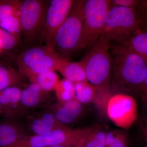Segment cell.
I'll return each mask as SVG.
<instances>
[{
  "mask_svg": "<svg viewBox=\"0 0 147 147\" xmlns=\"http://www.w3.org/2000/svg\"><path fill=\"white\" fill-rule=\"evenodd\" d=\"M110 51L111 93L129 95L133 92H139L147 76V61L124 45H116Z\"/></svg>",
  "mask_w": 147,
  "mask_h": 147,
  "instance_id": "obj_1",
  "label": "cell"
},
{
  "mask_svg": "<svg viewBox=\"0 0 147 147\" xmlns=\"http://www.w3.org/2000/svg\"><path fill=\"white\" fill-rule=\"evenodd\" d=\"M110 41L106 37H100L90 47L80 61L85 67L88 82L97 91L96 100L107 104L111 96L110 80L112 61L110 52Z\"/></svg>",
  "mask_w": 147,
  "mask_h": 147,
  "instance_id": "obj_2",
  "label": "cell"
},
{
  "mask_svg": "<svg viewBox=\"0 0 147 147\" xmlns=\"http://www.w3.org/2000/svg\"><path fill=\"white\" fill-rule=\"evenodd\" d=\"M85 1H74L67 18L56 33L51 45L62 57L79 50L84 21Z\"/></svg>",
  "mask_w": 147,
  "mask_h": 147,
  "instance_id": "obj_3",
  "label": "cell"
},
{
  "mask_svg": "<svg viewBox=\"0 0 147 147\" xmlns=\"http://www.w3.org/2000/svg\"><path fill=\"white\" fill-rule=\"evenodd\" d=\"M135 8L110 6L105 16L101 35L122 45L141 28Z\"/></svg>",
  "mask_w": 147,
  "mask_h": 147,
  "instance_id": "obj_4",
  "label": "cell"
},
{
  "mask_svg": "<svg viewBox=\"0 0 147 147\" xmlns=\"http://www.w3.org/2000/svg\"><path fill=\"white\" fill-rule=\"evenodd\" d=\"M62 57L51 45L30 48L21 53L17 59L19 74L29 80L40 74L55 71Z\"/></svg>",
  "mask_w": 147,
  "mask_h": 147,
  "instance_id": "obj_5",
  "label": "cell"
},
{
  "mask_svg": "<svg viewBox=\"0 0 147 147\" xmlns=\"http://www.w3.org/2000/svg\"><path fill=\"white\" fill-rule=\"evenodd\" d=\"M110 6V0L85 1L84 21L79 50L90 47L100 37L105 16Z\"/></svg>",
  "mask_w": 147,
  "mask_h": 147,
  "instance_id": "obj_6",
  "label": "cell"
},
{
  "mask_svg": "<svg viewBox=\"0 0 147 147\" xmlns=\"http://www.w3.org/2000/svg\"><path fill=\"white\" fill-rule=\"evenodd\" d=\"M47 9L44 1H21L20 17L22 34L28 41H32L40 36L45 24Z\"/></svg>",
  "mask_w": 147,
  "mask_h": 147,
  "instance_id": "obj_7",
  "label": "cell"
},
{
  "mask_svg": "<svg viewBox=\"0 0 147 147\" xmlns=\"http://www.w3.org/2000/svg\"><path fill=\"white\" fill-rule=\"evenodd\" d=\"M84 130V128L71 129L65 125L43 135H27L13 147H50L65 144L75 147Z\"/></svg>",
  "mask_w": 147,
  "mask_h": 147,
  "instance_id": "obj_8",
  "label": "cell"
},
{
  "mask_svg": "<svg viewBox=\"0 0 147 147\" xmlns=\"http://www.w3.org/2000/svg\"><path fill=\"white\" fill-rule=\"evenodd\" d=\"M105 109L110 120L121 128H128L137 119V103L134 98L129 95L112 94L108 99Z\"/></svg>",
  "mask_w": 147,
  "mask_h": 147,
  "instance_id": "obj_9",
  "label": "cell"
},
{
  "mask_svg": "<svg viewBox=\"0 0 147 147\" xmlns=\"http://www.w3.org/2000/svg\"><path fill=\"white\" fill-rule=\"evenodd\" d=\"M74 2L73 0L50 1L40 35V38L46 45H51L56 33L69 14Z\"/></svg>",
  "mask_w": 147,
  "mask_h": 147,
  "instance_id": "obj_10",
  "label": "cell"
},
{
  "mask_svg": "<svg viewBox=\"0 0 147 147\" xmlns=\"http://www.w3.org/2000/svg\"><path fill=\"white\" fill-rule=\"evenodd\" d=\"M27 127L31 135H43L64 126L56 119L50 108L27 116Z\"/></svg>",
  "mask_w": 147,
  "mask_h": 147,
  "instance_id": "obj_11",
  "label": "cell"
},
{
  "mask_svg": "<svg viewBox=\"0 0 147 147\" xmlns=\"http://www.w3.org/2000/svg\"><path fill=\"white\" fill-rule=\"evenodd\" d=\"M21 92L18 86L9 87L0 92V105L3 115L9 119L22 115L26 111L21 105Z\"/></svg>",
  "mask_w": 147,
  "mask_h": 147,
  "instance_id": "obj_12",
  "label": "cell"
},
{
  "mask_svg": "<svg viewBox=\"0 0 147 147\" xmlns=\"http://www.w3.org/2000/svg\"><path fill=\"white\" fill-rule=\"evenodd\" d=\"M56 119L63 124L72 123L82 115L83 105L76 100L58 102L50 108Z\"/></svg>",
  "mask_w": 147,
  "mask_h": 147,
  "instance_id": "obj_13",
  "label": "cell"
},
{
  "mask_svg": "<svg viewBox=\"0 0 147 147\" xmlns=\"http://www.w3.org/2000/svg\"><path fill=\"white\" fill-rule=\"evenodd\" d=\"M25 128L12 120L0 121V147H13L23 137L29 135Z\"/></svg>",
  "mask_w": 147,
  "mask_h": 147,
  "instance_id": "obj_14",
  "label": "cell"
},
{
  "mask_svg": "<svg viewBox=\"0 0 147 147\" xmlns=\"http://www.w3.org/2000/svg\"><path fill=\"white\" fill-rule=\"evenodd\" d=\"M65 79L74 84L82 82H88L85 67L81 61H69L66 58L62 57L57 67Z\"/></svg>",
  "mask_w": 147,
  "mask_h": 147,
  "instance_id": "obj_15",
  "label": "cell"
},
{
  "mask_svg": "<svg viewBox=\"0 0 147 147\" xmlns=\"http://www.w3.org/2000/svg\"><path fill=\"white\" fill-rule=\"evenodd\" d=\"M48 95V92L44 91L38 85L30 83L22 90L21 105L26 110L36 108L45 101Z\"/></svg>",
  "mask_w": 147,
  "mask_h": 147,
  "instance_id": "obj_16",
  "label": "cell"
},
{
  "mask_svg": "<svg viewBox=\"0 0 147 147\" xmlns=\"http://www.w3.org/2000/svg\"><path fill=\"white\" fill-rule=\"evenodd\" d=\"M105 133L96 127L84 128L75 147H105Z\"/></svg>",
  "mask_w": 147,
  "mask_h": 147,
  "instance_id": "obj_17",
  "label": "cell"
},
{
  "mask_svg": "<svg viewBox=\"0 0 147 147\" xmlns=\"http://www.w3.org/2000/svg\"><path fill=\"white\" fill-rule=\"evenodd\" d=\"M121 45L128 47L147 61V28L141 26L140 30Z\"/></svg>",
  "mask_w": 147,
  "mask_h": 147,
  "instance_id": "obj_18",
  "label": "cell"
},
{
  "mask_svg": "<svg viewBox=\"0 0 147 147\" xmlns=\"http://www.w3.org/2000/svg\"><path fill=\"white\" fill-rule=\"evenodd\" d=\"M29 81L38 85L44 91L49 93L56 90L60 80L55 71H50L36 75Z\"/></svg>",
  "mask_w": 147,
  "mask_h": 147,
  "instance_id": "obj_19",
  "label": "cell"
},
{
  "mask_svg": "<svg viewBox=\"0 0 147 147\" xmlns=\"http://www.w3.org/2000/svg\"><path fill=\"white\" fill-rule=\"evenodd\" d=\"M74 84L75 100L82 104H88L96 101L97 91L88 82H79Z\"/></svg>",
  "mask_w": 147,
  "mask_h": 147,
  "instance_id": "obj_20",
  "label": "cell"
},
{
  "mask_svg": "<svg viewBox=\"0 0 147 147\" xmlns=\"http://www.w3.org/2000/svg\"><path fill=\"white\" fill-rule=\"evenodd\" d=\"M21 75L13 69L0 65V92L9 87L18 86L21 83Z\"/></svg>",
  "mask_w": 147,
  "mask_h": 147,
  "instance_id": "obj_21",
  "label": "cell"
},
{
  "mask_svg": "<svg viewBox=\"0 0 147 147\" xmlns=\"http://www.w3.org/2000/svg\"><path fill=\"white\" fill-rule=\"evenodd\" d=\"M58 102H64L75 99L74 84L64 78L60 80L55 90Z\"/></svg>",
  "mask_w": 147,
  "mask_h": 147,
  "instance_id": "obj_22",
  "label": "cell"
},
{
  "mask_svg": "<svg viewBox=\"0 0 147 147\" xmlns=\"http://www.w3.org/2000/svg\"><path fill=\"white\" fill-rule=\"evenodd\" d=\"M105 147H129L127 136L120 130L108 131L105 133Z\"/></svg>",
  "mask_w": 147,
  "mask_h": 147,
  "instance_id": "obj_23",
  "label": "cell"
},
{
  "mask_svg": "<svg viewBox=\"0 0 147 147\" xmlns=\"http://www.w3.org/2000/svg\"><path fill=\"white\" fill-rule=\"evenodd\" d=\"M0 27L13 35L18 39L22 34L20 15H15L0 21Z\"/></svg>",
  "mask_w": 147,
  "mask_h": 147,
  "instance_id": "obj_24",
  "label": "cell"
},
{
  "mask_svg": "<svg viewBox=\"0 0 147 147\" xmlns=\"http://www.w3.org/2000/svg\"><path fill=\"white\" fill-rule=\"evenodd\" d=\"M21 1L17 0L0 1V21L15 15H20Z\"/></svg>",
  "mask_w": 147,
  "mask_h": 147,
  "instance_id": "obj_25",
  "label": "cell"
},
{
  "mask_svg": "<svg viewBox=\"0 0 147 147\" xmlns=\"http://www.w3.org/2000/svg\"><path fill=\"white\" fill-rule=\"evenodd\" d=\"M18 41L16 36L0 27V50L2 52L12 49Z\"/></svg>",
  "mask_w": 147,
  "mask_h": 147,
  "instance_id": "obj_26",
  "label": "cell"
},
{
  "mask_svg": "<svg viewBox=\"0 0 147 147\" xmlns=\"http://www.w3.org/2000/svg\"><path fill=\"white\" fill-rule=\"evenodd\" d=\"M136 9L141 26L147 28V0L139 1Z\"/></svg>",
  "mask_w": 147,
  "mask_h": 147,
  "instance_id": "obj_27",
  "label": "cell"
},
{
  "mask_svg": "<svg viewBox=\"0 0 147 147\" xmlns=\"http://www.w3.org/2000/svg\"><path fill=\"white\" fill-rule=\"evenodd\" d=\"M139 3V1L136 0H113L111 1V6L136 9Z\"/></svg>",
  "mask_w": 147,
  "mask_h": 147,
  "instance_id": "obj_28",
  "label": "cell"
},
{
  "mask_svg": "<svg viewBox=\"0 0 147 147\" xmlns=\"http://www.w3.org/2000/svg\"><path fill=\"white\" fill-rule=\"evenodd\" d=\"M143 100L144 104L145 112H146V118L145 120H147V90L142 92Z\"/></svg>",
  "mask_w": 147,
  "mask_h": 147,
  "instance_id": "obj_29",
  "label": "cell"
},
{
  "mask_svg": "<svg viewBox=\"0 0 147 147\" xmlns=\"http://www.w3.org/2000/svg\"><path fill=\"white\" fill-rule=\"evenodd\" d=\"M142 132L145 141L147 142V120H145L144 123L142 126Z\"/></svg>",
  "mask_w": 147,
  "mask_h": 147,
  "instance_id": "obj_30",
  "label": "cell"
},
{
  "mask_svg": "<svg viewBox=\"0 0 147 147\" xmlns=\"http://www.w3.org/2000/svg\"><path fill=\"white\" fill-rule=\"evenodd\" d=\"M147 90V76H146V79L144 83H143V85H142V87H141V89H140V92H139L142 93L143 92Z\"/></svg>",
  "mask_w": 147,
  "mask_h": 147,
  "instance_id": "obj_31",
  "label": "cell"
},
{
  "mask_svg": "<svg viewBox=\"0 0 147 147\" xmlns=\"http://www.w3.org/2000/svg\"><path fill=\"white\" fill-rule=\"evenodd\" d=\"M50 147H75V146L73 145L65 144L55 145V146H52Z\"/></svg>",
  "mask_w": 147,
  "mask_h": 147,
  "instance_id": "obj_32",
  "label": "cell"
},
{
  "mask_svg": "<svg viewBox=\"0 0 147 147\" xmlns=\"http://www.w3.org/2000/svg\"><path fill=\"white\" fill-rule=\"evenodd\" d=\"M3 115V111L1 106L0 105V115Z\"/></svg>",
  "mask_w": 147,
  "mask_h": 147,
  "instance_id": "obj_33",
  "label": "cell"
},
{
  "mask_svg": "<svg viewBox=\"0 0 147 147\" xmlns=\"http://www.w3.org/2000/svg\"><path fill=\"white\" fill-rule=\"evenodd\" d=\"M144 147H147V142H146V145H145L144 146Z\"/></svg>",
  "mask_w": 147,
  "mask_h": 147,
  "instance_id": "obj_34",
  "label": "cell"
},
{
  "mask_svg": "<svg viewBox=\"0 0 147 147\" xmlns=\"http://www.w3.org/2000/svg\"><path fill=\"white\" fill-rule=\"evenodd\" d=\"M1 52H2V51H1V50H0V53H1Z\"/></svg>",
  "mask_w": 147,
  "mask_h": 147,
  "instance_id": "obj_35",
  "label": "cell"
}]
</instances>
